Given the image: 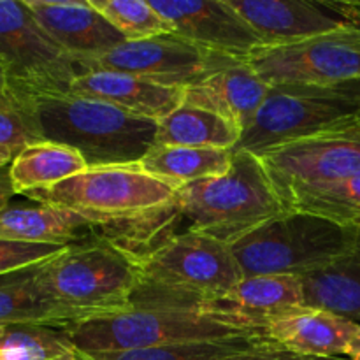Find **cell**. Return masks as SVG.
I'll return each mask as SVG.
<instances>
[{
	"label": "cell",
	"instance_id": "4fadbf2b",
	"mask_svg": "<svg viewBox=\"0 0 360 360\" xmlns=\"http://www.w3.org/2000/svg\"><path fill=\"white\" fill-rule=\"evenodd\" d=\"M171 34L207 51L248 62L262 41L229 0H150Z\"/></svg>",
	"mask_w": 360,
	"mask_h": 360
},
{
	"label": "cell",
	"instance_id": "7402d4cb",
	"mask_svg": "<svg viewBox=\"0 0 360 360\" xmlns=\"http://www.w3.org/2000/svg\"><path fill=\"white\" fill-rule=\"evenodd\" d=\"M243 132L220 115L197 105L181 104L158 122L155 144L158 146L234 150Z\"/></svg>",
	"mask_w": 360,
	"mask_h": 360
},
{
	"label": "cell",
	"instance_id": "cb8c5ba5",
	"mask_svg": "<svg viewBox=\"0 0 360 360\" xmlns=\"http://www.w3.org/2000/svg\"><path fill=\"white\" fill-rule=\"evenodd\" d=\"M16 195L65 181L72 176L88 171V164L77 151L62 144L42 143L30 144L14 157L9 165Z\"/></svg>",
	"mask_w": 360,
	"mask_h": 360
},
{
	"label": "cell",
	"instance_id": "f546056e",
	"mask_svg": "<svg viewBox=\"0 0 360 360\" xmlns=\"http://www.w3.org/2000/svg\"><path fill=\"white\" fill-rule=\"evenodd\" d=\"M35 143H42V137L32 109V98L7 91L0 101V148L16 157Z\"/></svg>",
	"mask_w": 360,
	"mask_h": 360
},
{
	"label": "cell",
	"instance_id": "d6a6232c",
	"mask_svg": "<svg viewBox=\"0 0 360 360\" xmlns=\"http://www.w3.org/2000/svg\"><path fill=\"white\" fill-rule=\"evenodd\" d=\"M322 2L345 23L360 28V0H322Z\"/></svg>",
	"mask_w": 360,
	"mask_h": 360
},
{
	"label": "cell",
	"instance_id": "9a60e30c",
	"mask_svg": "<svg viewBox=\"0 0 360 360\" xmlns=\"http://www.w3.org/2000/svg\"><path fill=\"white\" fill-rule=\"evenodd\" d=\"M41 27L65 53L76 60L94 58L123 44L125 39L95 9L84 2L25 0Z\"/></svg>",
	"mask_w": 360,
	"mask_h": 360
},
{
	"label": "cell",
	"instance_id": "5b68a950",
	"mask_svg": "<svg viewBox=\"0 0 360 360\" xmlns=\"http://www.w3.org/2000/svg\"><path fill=\"white\" fill-rule=\"evenodd\" d=\"M42 141L77 151L88 169L136 165L155 146L158 122L129 115L97 98L55 95L32 98Z\"/></svg>",
	"mask_w": 360,
	"mask_h": 360
},
{
	"label": "cell",
	"instance_id": "7a4b0ae2",
	"mask_svg": "<svg viewBox=\"0 0 360 360\" xmlns=\"http://www.w3.org/2000/svg\"><path fill=\"white\" fill-rule=\"evenodd\" d=\"M283 211L260 158L248 151H234L225 174L179 186L162 214L169 217L167 221L181 220V232L232 246Z\"/></svg>",
	"mask_w": 360,
	"mask_h": 360
},
{
	"label": "cell",
	"instance_id": "8992f818",
	"mask_svg": "<svg viewBox=\"0 0 360 360\" xmlns=\"http://www.w3.org/2000/svg\"><path fill=\"white\" fill-rule=\"evenodd\" d=\"M360 227H345L301 211H283L231 246L243 278L304 276L350 252Z\"/></svg>",
	"mask_w": 360,
	"mask_h": 360
},
{
	"label": "cell",
	"instance_id": "e575fe53",
	"mask_svg": "<svg viewBox=\"0 0 360 360\" xmlns=\"http://www.w3.org/2000/svg\"><path fill=\"white\" fill-rule=\"evenodd\" d=\"M348 360H360V334L357 338L354 340V343H352L350 350H348L347 354Z\"/></svg>",
	"mask_w": 360,
	"mask_h": 360
},
{
	"label": "cell",
	"instance_id": "83f0119b",
	"mask_svg": "<svg viewBox=\"0 0 360 360\" xmlns=\"http://www.w3.org/2000/svg\"><path fill=\"white\" fill-rule=\"evenodd\" d=\"M267 340L269 338L266 336L229 338V340L192 341V343L167 345V347L144 348V350L105 352V354L88 355L91 360H218Z\"/></svg>",
	"mask_w": 360,
	"mask_h": 360
},
{
	"label": "cell",
	"instance_id": "d590c367",
	"mask_svg": "<svg viewBox=\"0 0 360 360\" xmlns=\"http://www.w3.org/2000/svg\"><path fill=\"white\" fill-rule=\"evenodd\" d=\"M7 91H9V84H7V76H6V72H4L2 65H0V101H2V98L6 97Z\"/></svg>",
	"mask_w": 360,
	"mask_h": 360
},
{
	"label": "cell",
	"instance_id": "4316f807",
	"mask_svg": "<svg viewBox=\"0 0 360 360\" xmlns=\"http://www.w3.org/2000/svg\"><path fill=\"white\" fill-rule=\"evenodd\" d=\"M283 210L316 214L345 227H360V174L301 193Z\"/></svg>",
	"mask_w": 360,
	"mask_h": 360
},
{
	"label": "cell",
	"instance_id": "ac0fdd59",
	"mask_svg": "<svg viewBox=\"0 0 360 360\" xmlns=\"http://www.w3.org/2000/svg\"><path fill=\"white\" fill-rule=\"evenodd\" d=\"M359 334V323L316 308H302L267 326V338L274 343L319 359H341Z\"/></svg>",
	"mask_w": 360,
	"mask_h": 360
},
{
	"label": "cell",
	"instance_id": "484cf974",
	"mask_svg": "<svg viewBox=\"0 0 360 360\" xmlns=\"http://www.w3.org/2000/svg\"><path fill=\"white\" fill-rule=\"evenodd\" d=\"M79 354L62 327L21 323L4 327L0 360H69Z\"/></svg>",
	"mask_w": 360,
	"mask_h": 360
},
{
	"label": "cell",
	"instance_id": "74e56055",
	"mask_svg": "<svg viewBox=\"0 0 360 360\" xmlns=\"http://www.w3.org/2000/svg\"><path fill=\"white\" fill-rule=\"evenodd\" d=\"M69 360H91V357L88 354H84V352H79V354H77L76 357L69 359Z\"/></svg>",
	"mask_w": 360,
	"mask_h": 360
},
{
	"label": "cell",
	"instance_id": "1f68e13d",
	"mask_svg": "<svg viewBox=\"0 0 360 360\" xmlns=\"http://www.w3.org/2000/svg\"><path fill=\"white\" fill-rule=\"evenodd\" d=\"M218 360H348V359H319V357H306L299 355L295 352L287 350L281 345L274 343L273 340L262 341L246 350L238 352V354L227 355Z\"/></svg>",
	"mask_w": 360,
	"mask_h": 360
},
{
	"label": "cell",
	"instance_id": "30bf717a",
	"mask_svg": "<svg viewBox=\"0 0 360 360\" xmlns=\"http://www.w3.org/2000/svg\"><path fill=\"white\" fill-rule=\"evenodd\" d=\"M281 206L309 190L360 174V130L350 120L338 129L257 155Z\"/></svg>",
	"mask_w": 360,
	"mask_h": 360
},
{
	"label": "cell",
	"instance_id": "9c48e42d",
	"mask_svg": "<svg viewBox=\"0 0 360 360\" xmlns=\"http://www.w3.org/2000/svg\"><path fill=\"white\" fill-rule=\"evenodd\" d=\"M0 65L11 94L27 98L69 95L81 74L25 0H0Z\"/></svg>",
	"mask_w": 360,
	"mask_h": 360
},
{
	"label": "cell",
	"instance_id": "277c9868",
	"mask_svg": "<svg viewBox=\"0 0 360 360\" xmlns=\"http://www.w3.org/2000/svg\"><path fill=\"white\" fill-rule=\"evenodd\" d=\"M84 354L144 350L192 341L266 336V327L221 308H130L62 327Z\"/></svg>",
	"mask_w": 360,
	"mask_h": 360
},
{
	"label": "cell",
	"instance_id": "ffe728a7",
	"mask_svg": "<svg viewBox=\"0 0 360 360\" xmlns=\"http://www.w3.org/2000/svg\"><path fill=\"white\" fill-rule=\"evenodd\" d=\"M214 308L243 315L259 326L306 308L304 288L299 276L264 274L243 278Z\"/></svg>",
	"mask_w": 360,
	"mask_h": 360
},
{
	"label": "cell",
	"instance_id": "ab89813d",
	"mask_svg": "<svg viewBox=\"0 0 360 360\" xmlns=\"http://www.w3.org/2000/svg\"><path fill=\"white\" fill-rule=\"evenodd\" d=\"M2 333H4V327H0V336H2Z\"/></svg>",
	"mask_w": 360,
	"mask_h": 360
},
{
	"label": "cell",
	"instance_id": "ba28073f",
	"mask_svg": "<svg viewBox=\"0 0 360 360\" xmlns=\"http://www.w3.org/2000/svg\"><path fill=\"white\" fill-rule=\"evenodd\" d=\"M360 109V83L273 84L234 151L260 155L345 125Z\"/></svg>",
	"mask_w": 360,
	"mask_h": 360
},
{
	"label": "cell",
	"instance_id": "7c38bea8",
	"mask_svg": "<svg viewBox=\"0 0 360 360\" xmlns=\"http://www.w3.org/2000/svg\"><path fill=\"white\" fill-rule=\"evenodd\" d=\"M238 62L241 60L207 51L174 34H164L143 41H125L104 55L76 60V65L81 74L112 70L165 86L186 88Z\"/></svg>",
	"mask_w": 360,
	"mask_h": 360
},
{
	"label": "cell",
	"instance_id": "8d00e7d4",
	"mask_svg": "<svg viewBox=\"0 0 360 360\" xmlns=\"http://www.w3.org/2000/svg\"><path fill=\"white\" fill-rule=\"evenodd\" d=\"M13 160H14V155L11 153L9 150H4V148H0V167H4V165H9Z\"/></svg>",
	"mask_w": 360,
	"mask_h": 360
},
{
	"label": "cell",
	"instance_id": "d4e9b609",
	"mask_svg": "<svg viewBox=\"0 0 360 360\" xmlns=\"http://www.w3.org/2000/svg\"><path fill=\"white\" fill-rule=\"evenodd\" d=\"M32 267L0 278V327L21 323L69 326L72 322L70 316L41 294L34 281Z\"/></svg>",
	"mask_w": 360,
	"mask_h": 360
},
{
	"label": "cell",
	"instance_id": "603a6c76",
	"mask_svg": "<svg viewBox=\"0 0 360 360\" xmlns=\"http://www.w3.org/2000/svg\"><path fill=\"white\" fill-rule=\"evenodd\" d=\"M232 158L234 150L155 144L137 165L153 178L179 188L188 183L225 174L231 169Z\"/></svg>",
	"mask_w": 360,
	"mask_h": 360
},
{
	"label": "cell",
	"instance_id": "5bb4252c",
	"mask_svg": "<svg viewBox=\"0 0 360 360\" xmlns=\"http://www.w3.org/2000/svg\"><path fill=\"white\" fill-rule=\"evenodd\" d=\"M262 41V48L287 46L345 27L336 13L315 0H229Z\"/></svg>",
	"mask_w": 360,
	"mask_h": 360
},
{
	"label": "cell",
	"instance_id": "3957f363",
	"mask_svg": "<svg viewBox=\"0 0 360 360\" xmlns=\"http://www.w3.org/2000/svg\"><path fill=\"white\" fill-rule=\"evenodd\" d=\"M32 274L41 294L74 323L132 308L139 259L111 239L95 238L65 246Z\"/></svg>",
	"mask_w": 360,
	"mask_h": 360
},
{
	"label": "cell",
	"instance_id": "e0dca14e",
	"mask_svg": "<svg viewBox=\"0 0 360 360\" xmlns=\"http://www.w3.org/2000/svg\"><path fill=\"white\" fill-rule=\"evenodd\" d=\"M267 94L269 84L260 79L252 65L238 62L186 86L183 104L217 112L245 134L266 102Z\"/></svg>",
	"mask_w": 360,
	"mask_h": 360
},
{
	"label": "cell",
	"instance_id": "f35d334b",
	"mask_svg": "<svg viewBox=\"0 0 360 360\" xmlns=\"http://www.w3.org/2000/svg\"><path fill=\"white\" fill-rule=\"evenodd\" d=\"M354 125L360 130V109H359V112H357V115H355V118H354Z\"/></svg>",
	"mask_w": 360,
	"mask_h": 360
},
{
	"label": "cell",
	"instance_id": "6da1fadb",
	"mask_svg": "<svg viewBox=\"0 0 360 360\" xmlns=\"http://www.w3.org/2000/svg\"><path fill=\"white\" fill-rule=\"evenodd\" d=\"M139 285L132 308H214L239 281L231 246L192 232H178L141 252Z\"/></svg>",
	"mask_w": 360,
	"mask_h": 360
},
{
	"label": "cell",
	"instance_id": "d6986e66",
	"mask_svg": "<svg viewBox=\"0 0 360 360\" xmlns=\"http://www.w3.org/2000/svg\"><path fill=\"white\" fill-rule=\"evenodd\" d=\"M97 227L101 225L83 214L34 200L30 204L11 202L0 210V239L9 241L69 246L88 241L86 232Z\"/></svg>",
	"mask_w": 360,
	"mask_h": 360
},
{
	"label": "cell",
	"instance_id": "836d02e7",
	"mask_svg": "<svg viewBox=\"0 0 360 360\" xmlns=\"http://www.w3.org/2000/svg\"><path fill=\"white\" fill-rule=\"evenodd\" d=\"M9 165H4V167H0V210H4L6 206H9V204L13 202V197L16 195L13 179H11Z\"/></svg>",
	"mask_w": 360,
	"mask_h": 360
},
{
	"label": "cell",
	"instance_id": "f1b7e54d",
	"mask_svg": "<svg viewBox=\"0 0 360 360\" xmlns=\"http://www.w3.org/2000/svg\"><path fill=\"white\" fill-rule=\"evenodd\" d=\"M90 4L125 41L171 34L169 25L153 9L150 0H90Z\"/></svg>",
	"mask_w": 360,
	"mask_h": 360
},
{
	"label": "cell",
	"instance_id": "4dcf8cb0",
	"mask_svg": "<svg viewBox=\"0 0 360 360\" xmlns=\"http://www.w3.org/2000/svg\"><path fill=\"white\" fill-rule=\"evenodd\" d=\"M63 248L65 246L32 245V243L0 239V278L46 262Z\"/></svg>",
	"mask_w": 360,
	"mask_h": 360
},
{
	"label": "cell",
	"instance_id": "2e32d148",
	"mask_svg": "<svg viewBox=\"0 0 360 360\" xmlns=\"http://www.w3.org/2000/svg\"><path fill=\"white\" fill-rule=\"evenodd\" d=\"M70 94L97 98L129 115L160 122L183 104L185 88L151 83L132 74L88 70L74 79Z\"/></svg>",
	"mask_w": 360,
	"mask_h": 360
},
{
	"label": "cell",
	"instance_id": "44dd1931",
	"mask_svg": "<svg viewBox=\"0 0 360 360\" xmlns=\"http://www.w3.org/2000/svg\"><path fill=\"white\" fill-rule=\"evenodd\" d=\"M306 308L323 309L360 326V241L329 266L301 276Z\"/></svg>",
	"mask_w": 360,
	"mask_h": 360
},
{
	"label": "cell",
	"instance_id": "8fae6325",
	"mask_svg": "<svg viewBox=\"0 0 360 360\" xmlns=\"http://www.w3.org/2000/svg\"><path fill=\"white\" fill-rule=\"evenodd\" d=\"M248 63L269 86L360 83V28L345 23L294 44L260 48Z\"/></svg>",
	"mask_w": 360,
	"mask_h": 360
},
{
	"label": "cell",
	"instance_id": "52a82bcc",
	"mask_svg": "<svg viewBox=\"0 0 360 360\" xmlns=\"http://www.w3.org/2000/svg\"><path fill=\"white\" fill-rule=\"evenodd\" d=\"M176 190L136 164L88 169L58 185L25 193V197L79 213L101 227L122 225L123 229L162 213L172 204Z\"/></svg>",
	"mask_w": 360,
	"mask_h": 360
}]
</instances>
